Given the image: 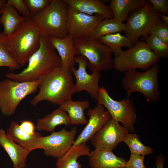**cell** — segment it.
Returning <instances> with one entry per match:
<instances>
[{
    "instance_id": "6da1fadb",
    "label": "cell",
    "mask_w": 168,
    "mask_h": 168,
    "mask_svg": "<svg viewBox=\"0 0 168 168\" xmlns=\"http://www.w3.org/2000/svg\"><path fill=\"white\" fill-rule=\"evenodd\" d=\"M38 80L39 92L30 101L33 106L44 100L59 105L72 99L75 93L72 72L61 67L43 75Z\"/></svg>"
},
{
    "instance_id": "7a4b0ae2",
    "label": "cell",
    "mask_w": 168,
    "mask_h": 168,
    "mask_svg": "<svg viewBox=\"0 0 168 168\" xmlns=\"http://www.w3.org/2000/svg\"><path fill=\"white\" fill-rule=\"evenodd\" d=\"M49 37L41 35L38 49L30 57L27 67L20 72L6 74L8 79L18 82H33L56 68L61 67V61Z\"/></svg>"
},
{
    "instance_id": "3957f363",
    "label": "cell",
    "mask_w": 168,
    "mask_h": 168,
    "mask_svg": "<svg viewBox=\"0 0 168 168\" xmlns=\"http://www.w3.org/2000/svg\"><path fill=\"white\" fill-rule=\"evenodd\" d=\"M1 36L10 54L21 67H23L39 48L41 35L33 18L30 17L26 18L10 35L6 36L1 32Z\"/></svg>"
},
{
    "instance_id": "277c9868",
    "label": "cell",
    "mask_w": 168,
    "mask_h": 168,
    "mask_svg": "<svg viewBox=\"0 0 168 168\" xmlns=\"http://www.w3.org/2000/svg\"><path fill=\"white\" fill-rule=\"evenodd\" d=\"M68 5L62 0H51L49 4L32 18L41 35L62 39L68 34Z\"/></svg>"
},
{
    "instance_id": "5b68a950",
    "label": "cell",
    "mask_w": 168,
    "mask_h": 168,
    "mask_svg": "<svg viewBox=\"0 0 168 168\" xmlns=\"http://www.w3.org/2000/svg\"><path fill=\"white\" fill-rule=\"evenodd\" d=\"M159 71L157 63L143 72L136 70L125 72L121 82L126 98H130L132 93L137 92L142 94L148 100L157 102L160 99L158 82Z\"/></svg>"
},
{
    "instance_id": "8992f818",
    "label": "cell",
    "mask_w": 168,
    "mask_h": 168,
    "mask_svg": "<svg viewBox=\"0 0 168 168\" xmlns=\"http://www.w3.org/2000/svg\"><path fill=\"white\" fill-rule=\"evenodd\" d=\"M160 59L144 41L141 40L132 48L122 50L114 56L113 68L124 73L137 69L146 70L157 63Z\"/></svg>"
},
{
    "instance_id": "52a82bcc",
    "label": "cell",
    "mask_w": 168,
    "mask_h": 168,
    "mask_svg": "<svg viewBox=\"0 0 168 168\" xmlns=\"http://www.w3.org/2000/svg\"><path fill=\"white\" fill-rule=\"evenodd\" d=\"M74 41L77 55H81L87 59V67L92 72L109 70L113 68L112 53L99 39L82 37L74 39Z\"/></svg>"
},
{
    "instance_id": "ba28073f",
    "label": "cell",
    "mask_w": 168,
    "mask_h": 168,
    "mask_svg": "<svg viewBox=\"0 0 168 168\" xmlns=\"http://www.w3.org/2000/svg\"><path fill=\"white\" fill-rule=\"evenodd\" d=\"M39 81L18 82L7 78L0 82V110L6 116L13 114L21 102L35 93Z\"/></svg>"
},
{
    "instance_id": "9c48e42d",
    "label": "cell",
    "mask_w": 168,
    "mask_h": 168,
    "mask_svg": "<svg viewBox=\"0 0 168 168\" xmlns=\"http://www.w3.org/2000/svg\"><path fill=\"white\" fill-rule=\"evenodd\" d=\"M159 14L153 9L151 3L147 1L142 7L129 14L123 31L125 36L135 44L140 37L147 36L152 28L162 22Z\"/></svg>"
},
{
    "instance_id": "30bf717a",
    "label": "cell",
    "mask_w": 168,
    "mask_h": 168,
    "mask_svg": "<svg viewBox=\"0 0 168 168\" xmlns=\"http://www.w3.org/2000/svg\"><path fill=\"white\" fill-rule=\"evenodd\" d=\"M97 100V104L101 105L106 109L112 119L121 123L129 132H135L137 114L132 99L126 98L119 101L114 100L105 88L100 87Z\"/></svg>"
},
{
    "instance_id": "8fae6325",
    "label": "cell",
    "mask_w": 168,
    "mask_h": 168,
    "mask_svg": "<svg viewBox=\"0 0 168 168\" xmlns=\"http://www.w3.org/2000/svg\"><path fill=\"white\" fill-rule=\"evenodd\" d=\"M77 133V128L74 126L70 131L63 128L59 131L52 132L49 135L41 136L39 149H43L46 156L58 158L71 148Z\"/></svg>"
},
{
    "instance_id": "7c38bea8",
    "label": "cell",
    "mask_w": 168,
    "mask_h": 168,
    "mask_svg": "<svg viewBox=\"0 0 168 168\" xmlns=\"http://www.w3.org/2000/svg\"><path fill=\"white\" fill-rule=\"evenodd\" d=\"M103 19L101 15L86 14L68 5V34L73 39L91 36L96 27Z\"/></svg>"
},
{
    "instance_id": "4fadbf2b",
    "label": "cell",
    "mask_w": 168,
    "mask_h": 168,
    "mask_svg": "<svg viewBox=\"0 0 168 168\" xmlns=\"http://www.w3.org/2000/svg\"><path fill=\"white\" fill-rule=\"evenodd\" d=\"M128 130L111 119L92 136L91 143L97 150L112 151L120 142H124Z\"/></svg>"
},
{
    "instance_id": "5bb4252c",
    "label": "cell",
    "mask_w": 168,
    "mask_h": 168,
    "mask_svg": "<svg viewBox=\"0 0 168 168\" xmlns=\"http://www.w3.org/2000/svg\"><path fill=\"white\" fill-rule=\"evenodd\" d=\"M75 63L78 64V68L76 69L73 67L71 71L76 78V83L74 84L75 92L86 91L92 98L97 100L100 87L99 82L101 76L100 72L94 71L92 74H88L86 71L88 60L83 56L77 55L75 58Z\"/></svg>"
},
{
    "instance_id": "9a60e30c",
    "label": "cell",
    "mask_w": 168,
    "mask_h": 168,
    "mask_svg": "<svg viewBox=\"0 0 168 168\" xmlns=\"http://www.w3.org/2000/svg\"><path fill=\"white\" fill-rule=\"evenodd\" d=\"M87 113L89 120L72 147L86 143L100 128L112 118L109 111L100 104H97L93 109H89Z\"/></svg>"
},
{
    "instance_id": "2e32d148",
    "label": "cell",
    "mask_w": 168,
    "mask_h": 168,
    "mask_svg": "<svg viewBox=\"0 0 168 168\" xmlns=\"http://www.w3.org/2000/svg\"><path fill=\"white\" fill-rule=\"evenodd\" d=\"M49 37L53 46L58 52L61 61V68L71 71L72 68L74 67L75 58L77 55L74 39L68 34L62 39Z\"/></svg>"
},
{
    "instance_id": "e0dca14e",
    "label": "cell",
    "mask_w": 168,
    "mask_h": 168,
    "mask_svg": "<svg viewBox=\"0 0 168 168\" xmlns=\"http://www.w3.org/2000/svg\"><path fill=\"white\" fill-rule=\"evenodd\" d=\"M0 145L10 157L13 168H24L25 166L27 157L30 152L24 147L16 144L2 128H0Z\"/></svg>"
},
{
    "instance_id": "ac0fdd59",
    "label": "cell",
    "mask_w": 168,
    "mask_h": 168,
    "mask_svg": "<svg viewBox=\"0 0 168 168\" xmlns=\"http://www.w3.org/2000/svg\"><path fill=\"white\" fill-rule=\"evenodd\" d=\"M63 2L79 12L93 15L100 14L104 19L111 18L114 15L110 6L102 0H62Z\"/></svg>"
},
{
    "instance_id": "d6986e66",
    "label": "cell",
    "mask_w": 168,
    "mask_h": 168,
    "mask_svg": "<svg viewBox=\"0 0 168 168\" xmlns=\"http://www.w3.org/2000/svg\"><path fill=\"white\" fill-rule=\"evenodd\" d=\"M88 157L91 168H126V161L112 151L95 149Z\"/></svg>"
},
{
    "instance_id": "ffe728a7",
    "label": "cell",
    "mask_w": 168,
    "mask_h": 168,
    "mask_svg": "<svg viewBox=\"0 0 168 168\" xmlns=\"http://www.w3.org/2000/svg\"><path fill=\"white\" fill-rule=\"evenodd\" d=\"M6 133L14 141L27 148L30 152L39 149L41 135L36 132L32 134L27 133L21 129L16 121L11 122Z\"/></svg>"
},
{
    "instance_id": "44dd1931",
    "label": "cell",
    "mask_w": 168,
    "mask_h": 168,
    "mask_svg": "<svg viewBox=\"0 0 168 168\" xmlns=\"http://www.w3.org/2000/svg\"><path fill=\"white\" fill-rule=\"evenodd\" d=\"M89 106L87 100H73L72 99L65 101L59 105V108L68 114L70 125H86L88 120L84 114V110Z\"/></svg>"
},
{
    "instance_id": "7402d4cb",
    "label": "cell",
    "mask_w": 168,
    "mask_h": 168,
    "mask_svg": "<svg viewBox=\"0 0 168 168\" xmlns=\"http://www.w3.org/2000/svg\"><path fill=\"white\" fill-rule=\"evenodd\" d=\"M1 14L0 23L3 27L2 33L6 36L12 34L26 18L19 15L15 8L7 2L2 8Z\"/></svg>"
},
{
    "instance_id": "603a6c76",
    "label": "cell",
    "mask_w": 168,
    "mask_h": 168,
    "mask_svg": "<svg viewBox=\"0 0 168 168\" xmlns=\"http://www.w3.org/2000/svg\"><path fill=\"white\" fill-rule=\"evenodd\" d=\"M90 149L86 143H83L71 147L62 156L58 158L56 162L57 168H82L77 161L78 158L83 155L88 156Z\"/></svg>"
},
{
    "instance_id": "cb8c5ba5",
    "label": "cell",
    "mask_w": 168,
    "mask_h": 168,
    "mask_svg": "<svg viewBox=\"0 0 168 168\" xmlns=\"http://www.w3.org/2000/svg\"><path fill=\"white\" fill-rule=\"evenodd\" d=\"M62 124L68 126L70 123L68 114L59 108L44 117L38 119L36 128L40 131L52 132L57 126Z\"/></svg>"
},
{
    "instance_id": "d4e9b609",
    "label": "cell",
    "mask_w": 168,
    "mask_h": 168,
    "mask_svg": "<svg viewBox=\"0 0 168 168\" xmlns=\"http://www.w3.org/2000/svg\"><path fill=\"white\" fill-rule=\"evenodd\" d=\"M145 0H112L109 5L114 15L113 18L120 21H127L129 13L142 7Z\"/></svg>"
},
{
    "instance_id": "484cf974",
    "label": "cell",
    "mask_w": 168,
    "mask_h": 168,
    "mask_svg": "<svg viewBox=\"0 0 168 168\" xmlns=\"http://www.w3.org/2000/svg\"><path fill=\"white\" fill-rule=\"evenodd\" d=\"M125 28V24L114 18L104 19L96 27L91 37L99 39L105 35L123 31Z\"/></svg>"
},
{
    "instance_id": "4316f807",
    "label": "cell",
    "mask_w": 168,
    "mask_h": 168,
    "mask_svg": "<svg viewBox=\"0 0 168 168\" xmlns=\"http://www.w3.org/2000/svg\"><path fill=\"white\" fill-rule=\"evenodd\" d=\"M99 39L102 43L110 49L114 56L122 51V47L130 48L134 45L127 37L119 33L105 35Z\"/></svg>"
},
{
    "instance_id": "83f0119b",
    "label": "cell",
    "mask_w": 168,
    "mask_h": 168,
    "mask_svg": "<svg viewBox=\"0 0 168 168\" xmlns=\"http://www.w3.org/2000/svg\"><path fill=\"white\" fill-rule=\"evenodd\" d=\"M124 142L128 146L131 154L145 156L153 152L154 149L151 147L144 145L137 134L128 133Z\"/></svg>"
},
{
    "instance_id": "f1b7e54d",
    "label": "cell",
    "mask_w": 168,
    "mask_h": 168,
    "mask_svg": "<svg viewBox=\"0 0 168 168\" xmlns=\"http://www.w3.org/2000/svg\"><path fill=\"white\" fill-rule=\"evenodd\" d=\"M145 38L146 44L159 58H168V45L152 35L149 34Z\"/></svg>"
},
{
    "instance_id": "f546056e",
    "label": "cell",
    "mask_w": 168,
    "mask_h": 168,
    "mask_svg": "<svg viewBox=\"0 0 168 168\" xmlns=\"http://www.w3.org/2000/svg\"><path fill=\"white\" fill-rule=\"evenodd\" d=\"M2 67L8 68L9 70L11 72L19 69L21 67L5 46L2 40L1 33H0V67Z\"/></svg>"
},
{
    "instance_id": "4dcf8cb0",
    "label": "cell",
    "mask_w": 168,
    "mask_h": 168,
    "mask_svg": "<svg viewBox=\"0 0 168 168\" xmlns=\"http://www.w3.org/2000/svg\"><path fill=\"white\" fill-rule=\"evenodd\" d=\"M32 18L45 8L51 0H23Z\"/></svg>"
},
{
    "instance_id": "1f68e13d",
    "label": "cell",
    "mask_w": 168,
    "mask_h": 168,
    "mask_svg": "<svg viewBox=\"0 0 168 168\" xmlns=\"http://www.w3.org/2000/svg\"><path fill=\"white\" fill-rule=\"evenodd\" d=\"M149 34L156 36L168 45V26L162 22L152 28Z\"/></svg>"
},
{
    "instance_id": "d6a6232c",
    "label": "cell",
    "mask_w": 168,
    "mask_h": 168,
    "mask_svg": "<svg viewBox=\"0 0 168 168\" xmlns=\"http://www.w3.org/2000/svg\"><path fill=\"white\" fill-rule=\"evenodd\" d=\"M145 156L131 154L126 162V168H147L144 165Z\"/></svg>"
},
{
    "instance_id": "836d02e7",
    "label": "cell",
    "mask_w": 168,
    "mask_h": 168,
    "mask_svg": "<svg viewBox=\"0 0 168 168\" xmlns=\"http://www.w3.org/2000/svg\"><path fill=\"white\" fill-rule=\"evenodd\" d=\"M7 2L14 7L22 16L26 18L31 17L30 12L23 0H7Z\"/></svg>"
},
{
    "instance_id": "e575fe53",
    "label": "cell",
    "mask_w": 168,
    "mask_h": 168,
    "mask_svg": "<svg viewBox=\"0 0 168 168\" xmlns=\"http://www.w3.org/2000/svg\"><path fill=\"white\" fill-rule=\"evenodd\" d=\"M149 2L156 11L163 15L168 13V1L167 0H149Z\"/></svg>"
},
{
    "instance_id": "d590c367",
    "label": "cell",
    "mask_w": 168,
    "mask_h": 168,
    "mask_svg": "<svg viewBox=\"0 0 168 168\" xmlns=\"http://www.w3.org/2000/svg\"><path fill=\"white\" fill-rule=\"evenodd\" d=\"M19 125L21 129L27 133L32 134L35 132V126L33 123L30 121H22Z\"/></svg>"
},
{
    "instance_id": "8d00e7d4",
    "label": "cell",
    "mask_w": 168,
    "mask_h": 168,
    "mask_svg": "<svg viewBox=\"0 0 168 168\" xmlns=\"http://www.w3.org/2000/svg\"><path fill=\"white\" fill-rule=\"evenodd\" d=\"M165 162V158L162 154H159L156 157L155 165L156 168H163Z\"/></svg>"
},
{
    "instance_id": "74e56055",
    "label": "cell",
    "mask_w": 168,
    "mask_h": 168,
    "mask_svg": "<svg viewBox=\"0 0 168 168\" xmlns=\"http://www.w3.org/2000/svg\"><path fill=\"white\" fill-rule=\"evenodd\" d=\"M159 15L161 21L168 26V16L166 15L159 13Z\"/></svg>"
},
{
    "instance_id": "f35d334b",
    "label": "cell",
    "mask_w": 168,
    "mask_h": 168,
    "mask_svg": "<svg viewBox=\"0 0 168 168\" xmlns=\"http://www.w3.org/2000/svg\"><path fill=\"white\" fill-rule=\"evenodd\" d=\"M7 2L5 0H0V15L1 14L2 8Z\"/></svg>"
},
{
    "instance_id": "ab89813d",
    "label": "cell",
    "mask_w": 168,
    "mask_h": 168,
    "mask_svg": "<svg viewBox=\"0 0 168 168\" xmlns=\"http://www.w3.org/2000/svg\"><path fill=\"white\" fill-rule=\"evenodd\" d=\"M1 24V23H0V25Z\"/></svg>"
}]
</instances>
